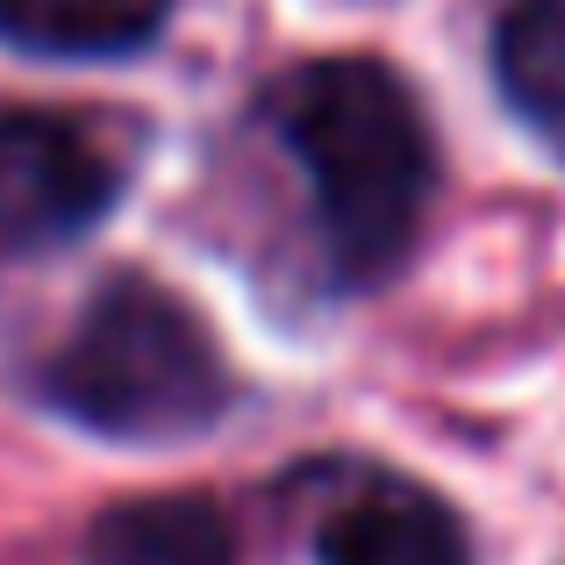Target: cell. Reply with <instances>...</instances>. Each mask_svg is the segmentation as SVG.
Returning <instances> with one entry per match:
<instances>
[{"mask_svg":"<svg viewBox=\"0 0 565 565\" xmlns=\"http://www.w3.org/2000/svg\"><path fill=\"white\" fill-rule=\"evenodd\" d=\"M57 415L115 444H180L230 415V365L207 322L158 279H108L43 373Z\"/></svg>","mask_w":565,"mask_h":565,"instance_id":"obj_2","label":"cell"},{"mask_svg":"<svg viewBox=\"0 0 565 565\" xmlns=\"http://www.w3.org/2000/svg\"><path fill=\"white\" fill-rule=\"evenodd\" d=\"M86 565H236V530L201 494L115 501L86 530Z\"/></svg>","mask_w":565,"mask_h":565,"instance_id":"obj_5","label":"cell"},{"mask_svg":"<svg viewBox=\"0 0 565 565\" xmlns=\"http://www.w3.org/2000/svg\"><path fill=\"white\" fill-rule=\"evenodd\" d=\"M501 94L530 122L565 129V0H515L494 29Z\"/></svg>","mask_w":565,"mask_h":565,"instance_id":"obj_7","label":"cell"},{"mask_svg":"<svg viewBox=\"0 0 565 565\" xmlns=\"http://www.w3.org/2000/svg\"><path fill=\"white\" fill-rule=\"evenodd\" d=\"M279 137L308 172L330 258L351 279L394 273L437 186V151L401 72L380 57H316L279 86Z\"/></svg>","mask_w":565,"mask_h":565,"instance_id":"obj_1","label":"cell"},{"mask_svg":"<svg viewBox=\"0 0 565 565\" xmlns=\"http://www.w3.org/2000/svg\"><path fill=\"white\" fill-rule=\"evenodd\" d=\"M172 0H0V43L36 57H122L166 29Z\"/></svg>","mask_w":565,"mask_h":565,"instance_id":"obj_6","label":"cell"},{"mask_svg":"<svg viewBox=\"0 0 565 565\" xmlns=\"http://www.w3.org/2000/svg\"><path fill=\"white\" fill-rule=\"evenodd\" d=\"M115 201V166L79 122L0 108V258L72 244Z\"/></svg>","mask_w":565,"mask_h":565,"instance_id":"obj_3","label":"cell"},{"mask_svg":"<svg viewBox=\"0 0 565 565\" xmlns=\"http://www.w3.org/2000/svg\"><path fill=\"white\" fill-rule=\"evenodd\" d=\"M322 565H472V552L437 494L408 480H373L322 523Z\"/></svg>","mask_w":565,"mask_h":565,"instance_id":"obj_4","label":"cell"}]
</instances>
